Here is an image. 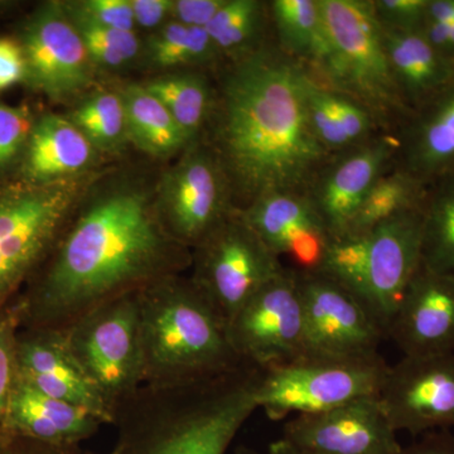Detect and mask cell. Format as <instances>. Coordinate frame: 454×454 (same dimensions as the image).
<instances>
[{"label":"cell","instance_id":"cell-1","mask_svg":"<svg viewBox=\"0 0 454 454\" xmlns=\"http://www.w3.org/2000/svg\"><path fill=\"white\" fill-rule=\"evenodd\" d=\"M83 197L17 297L20 328L62 331L95 307L192 264V250L160 219L155 184L119 176Z\"/></svg>","mask_w":454,"mask_h":454},{"label":"cell","instance_id":"cell-2","mask_svg":"<svg viewBox=\"0 0 454 454\" xmlns=\"http://www.w3.org/2000/svg\"><path fill=\"white\" fill-rule=\"evenodd\" d=\"M307 74L276 41L214 74L201 138L219 158L239 210L268 193H306L330 160L310 125Z\"/></svg>","mask_w":454,"mask_h":454},{"label":"cell","instance_id":"cell-3","mask_svg":"<svg viewBox=\"0 0 454 454\" xmlns=\"http://www.w3.org/2000/svg\"><path fill=\"white\" fill-rule=\"evenodd\" d=\"M262 370L243 364L186 385H143L115 411L107 454H227L258 411Z\"/></svg>","mask_w":454,"mask_h":454},{"label":"cell","instance_id":"cell-4","mask_svg":"<svg viewBox=\"0 0 454 454\" xmlns=\"http://www.w3.org/2000/svg\"><path fill=\"white\" fill-rule=\"evenodd\" d=\"M145 385H186L243 365L227 325L191 278L170 276L138 292Z\"/></svg>","mask_w":454,"mask_h":454},{"label":"cell","instance_id":"cell-5","mask_svg":"<svg viewBox=\"0 0 454 454\" xmlns=\"http://www.w3.org/2000/svg\"><path fill=\"white\" fill-rule=\"evenodd\" d=\"M319 5L327 31L328 56L321 73L313 74L365 106L379 129L394 136L411 110L391 74L372 0H319Z\"/></svg>","mask_w":454,"mask_h":454},{"label":"cell","instance_id":"cell-6","mask_svg":"<svg viewBox=\"0 0 454 454\" xmlns=\"http://www.w3.org/2000/svg\"><path fill=\"white\" fill-rule=\"evenodd\" d=\"M85 186L82 177L0 195V309L17 300L47 258Z\"/></svg>","mask_w":454,"mask_h":454},{"label":"cell","instance_id":"cell-7","mask_svg":"<svg viewBox=\"0 0 454 454\" xmlns=\"http://www.w3.org/2000/svg\"><path fill=\"white\" fill-rule=\"evenodd\" d=\"M113 417L145 385L138 292L106 301L59 331Z\"/></svg>","mask_w":454,"mask_h":454},{"label":"cell","instance_id":"cell-8","mask_svg":"<svg viewBox=\"0 0 454 454\" xmlns=\"http://www.w3.org/2000/svg\"><path fill=\"white\" fill-rule=\"evenodd\" d=\"M387 365L381 355L331 357L304 355L262 370L256 402L269 419L319 413L367 396H378Z\"/></svg>","mask_w":454,"mask_h":454},{"label":"cell","instance_id":"cell-9","mask_svg":"<svg viewBox=\"0 0 454 454\" xmlns=\"http://www.w3.org/2000/svg\"><path fill=\"white\" fill-rule=\"evenodd\" d=\"M191 280L227 322L286 268L236 208L192 249Z\"/></svg>","mask_w":454,"mask_h":454},{"label":"cell","instance_id":"cell-10","mask_svg":"<svg viewBox=\"0 0 454 454\" xmlns=\"http://www.w3.org/2000/svg\"><path fill=\"white\" fill-rule=\"evenodd\" d=\"M155 192L164 226L191 250L238 208L219 158L202 138L179 154L155 184Z\"/></svg>","mask_w":454,"mask_h":454},{"label":"cell","instance_id":"cell-11","mask_svg":"<svg viewBox=\"0 0 454 454\" xmlns=\"http://www.w3.org/2000/svg\"><path fill=\"white\" fill-rule=\"evenodd\" d=\"M227 334L243 363L260 370L283 365L306 355V327L297 273L284 268L232 318Z\"/></svg>","mask_w":454,"mask_h":454},{"label":"cell","instance_id":"cell-12","mask_svg":"<svg viewBox=\"0 0 454 454\" xmlns=\"http://www.w3.org/2000/svg\"><path fill=\"white\" fill-rule=\"evenodd\" d=\"M297 273L306 327V355L370 357L387 339L372 310L321 273Z\"/></svg>","mask_w":454,"mask_h":454},{"label":"cell","instance_id":"cell-13","mask_svg":"<svg viewBox=\"0 0 454 454\" xmlns=\"http://www.w3.org/2000/svg\"><path fill=\"white\" fill-rule=\"evenodd\" d=\"M379 400L396 433L454 427V354L404 356L387 367Z\"/></svg>","mask_w":454,"mask_h":454},{"label":"cell","instance_id":"cell-14","mask_svg":"<svg viewBox=\"0 0 454 454\" xmlns=\"http://www.w3.org/2000/svg\"><path fill=\"white\" fill-rule=\"evenodd\" d=\"M27 80L53 101L82 95L94 80L95 65L64 3L38 9L23 31Z\"/></svg>","mask_w":454,"mask_h":454},{"label":"cell","instance_id":"cell-15","mask_svg":"<svg viewBox=\"0 0 454 454\" xmlns=\"http://www.w3.org/2000/svg\"><path fill=\"white\" fill-rule=\"evenodd\" d=\"M282 438L309 454H399L403 448L379 396L295 415Z\"/></svg>","mask_w":454,"mask_h":454},{"label":"cell","instance_id":"cell-16","mask_svg":"<svg viewBox=\"0 0 454 454\" xmlns=\"http://www.w3.org/2000/svg\"><path fill=\"white\" fill-rule=\"evenodd\" d=\"M394 136L379 133L363 145L331 155L306 195L331 239L348 231L358 207L378 178L394 164Z\"/></svg>","mask_w":454,"mask_h":454},{"label":"cell","instance_id":"cell-17","mask_svg":"<svg viewBox=\"0 0 454 454\" xmlns=\"http://www.w3.org/2000/svg\"><path fill=\"white\" fill-rule=\"evenodd\" d=\"M367 235L365 301L387 336L391 318L422 264V208L397 215Z\"/></svg>","mask_w":454,"mask_h":454},{"label":"cell","instance_id":"cell-18","mask_svg":"<svg viewBox=\"0 0 454 454\" xmlns=\"http://www.w3.org/2000/svg\"><path fill=\"white\" fill-rule=\"evenodd\" d=\"M240 212L271 252L292 260L294 270L321 268L331 236L306 193H268Z\"/></svg>","mask_w":454,"mask_h":454},{"label":"cell","instance_id":"cell-19","mask_svg":"<svg viewBox=\"0 0 454 454\" xmlns=\"http://www.w3.org/2000/svg\"><path fill=\"white\" fill-rule=\"evenodd\" d=\"M404 356L454 354V278L420 264L387 327Z\"/></svg>","mask_w":454,"mask_h":454},{"label":"cell","instance_id":"cell-20","mask_svg":"<svg viewBox=\"0 0 454 454\" xmlns=\"http://www.w3.org/2000/svg\"><path fill=\"white\" fill-rule=\"evenodd\" d=\"M16 379L46 395L85 409L104 426H113L112 411L74 363L59 331L20 328Z\"/></svg>","mask_w":454,"mask_h":454},{"label":"cell","instance_id":"cell-21","mask_svg":"<svg viewBox=\"0 0 454 454\" xmlns=\"http://www.w3.org/2000/svg\"><path fill=\"white\" fill-rule=\"evenodd\" d=\"M394 167L430 184L454 173V82L417 107L394 133Z\"/></svg>","mask_w":454,"mask_h":454},{"label":"cell","instance_id":"cell-22","mask_svg":"<svg viewBox=\"0 0 454 454\" xmlns=\"http://www.w3.org/2000/svg\"><path fill=\"white\" fill-rule=\"evenodd\" d=\"M104 423L85 409L14 382L4 432L55 446H82Z\"/></svg>","mask_w":454,"mask_h":454},{"label":"cell","instance_id":"cell-23","mask_svg":"<svg viewBox=\"0 0 454 454\" xmlns=\"http://www.w3.org/2000/svg\"><path fill=\"white\" fill-rule=\"evenodd\" d=\"M23 160L28 184H50L82 178L98 152L67 116L47 114L33 124Z\"/></svg>","mask_w":454,"mask_h":454},{"label":"cell","instance_id":"cell-24","mask_svg":"<svg viewBox=\"0 0 454 454\" xmlns=\"http://www.w3.org/2000/svg\"><path fill=\"white\" fill-rule=\"evenodd\" d=\"M381 28L391 74L411 113L454 82V65L420 31Z\"/></svg>","mask_w":454,"mask_h":454},{"label":"cell","instance_id":"cell-25","mask_svg":"<svg viewBox=\"0 0 454 454\" xmlns=\"http://www.w3.org/2000/svg\"><path fill=\"white\" fill-rule=\"evenodd\" d=\"M274 41L284 55L321 73L328 56V37L319 0H271Z\"/></svg>","mask_w":454,"mask_h":454},{"label":"cell","instance_id":"cell-26","mask_svg":"<svg viewBox=\"0 0 454 454\" xmlns=\"http://www.w3.org/2000/svg\"><path fill=\"white\" fill-rule=\"evenodd\" d=\"M119 92L128 138L143 153L164 160L181 154L191 145L167 107L143 83H130Z\"/></svg>","mask_w":454,"mask_h":454},{"label":"cell","instance_id":"cell-27","mask_svg":"<svg viewBox=\"0 0 454 454\" xmlns=\"http://www.w3.org/2000/svg\"><path fill=\"white\" fill-rule=\"evenodd\" d=\"M146 65L163 74L201 70L215 74L223 59L205 28L169 20L143 43Z\"/></svg>","mask_w":454,"mask_h":454},{"label":"cell","instance_id":"cell-28","mask_svg":"<svg viewBox=\"0 0 454 454\" xmlns=\"http://www.w3.org/2000/svg\"><path fill=\"white\" fill-rule=\"evenodd\" d=\"M208 71L160 74L143 83L173 116L190 142L201 138L215 104V82Z\"/></svg>","mask_w":454,"mask_h":454},{"label":"cell","instance_id":"cell-29","mask_svg":"<svg viewBox=\"0 0 454 454\" xmlns=\"http://www.w3.org/2000/svg\"><path fill=\"white\" fill-rule=\"evenodd\" d=\"M205 29L225 62L274 41L270 7L264 0H226Z\"/></svg>","mask_w":454,"mask_h":454},{"label":"cell","instance_id":"cell-30","mask_svg":"<svg viewBox=\"0 0 454 454\" xmlns=\"http://www.w3.org/2000/svg\"><path fill=\"white\" fill-rule=\"evenodd\" d=\"M428 184L391 167L370 188L348 231L342 236L370 234L376 226L404 212L420 210Z\"/></svg>","mask_w":454,"mask_h":454},{"label":"cell","instance_id":"cell-31","mask_svg":"<svg viewBox=\"0 0 454 454\" xmlns=\"http://www.w3.org/2000/svg\"><path fill=\"white\" fill-rule=\"evenodd\" d=\"M422 264L454 278V173L428 184L422 206Z\"/></svg>","mask_w":454,"mask_h":454},{"label":"cell","instance_id":"cell-32","mask_svg":"<svg viewBox=\"0 0 454 454\" xmlns=\"http://www.w3.org/2000/svg\"><path fill=\"white\" fill-rule=\"evenodd\" d=\"M100 153H121L129 143L121 92L98 90L82 98L67 116Z\"/></svg>","mask_w":454,"mask_h":454},{"label":"cell","instance_id":"cell-33","mask_svg":"<svg viewBox=\"0 0 454 454\" xmlns=\"http://www.w3.org/2000/svg\"><path fill=\"white\" fill-rule=\"evenodd\" d=\"M95 67L119 70L142 56L143 43L137 32L118 31L98 26L64 3Z\"/></svg>","mask_w":454,"mask_h":454},{"label":"cell","instance_id":"cell-34","mask_svg":"<svg viewBox=\"0 0 454 454\" xmlns=\"http://www.w3.org/2000/svg\"><path fill=\"white\" fill-rule=\"evenodd\" d=\"M367 264L369 235L340 236L331 239L324 262L317 273L330 278L366 304Z\"/></svg>","mask_w":454,"mask_h":454},{"label":"cell","instance_id":"cell-35","mask_svg":"<svg viewBox=\"0 0 454 454\" xmlns=\"http://www.w3.org/2000/svg\"><path fill=\"white\" fill-rule=\"evenodd\" d=\"M307 103L310 125L325 151L333 155L351 148L337 118L333 90L319 82L309 70L307 74Z\"/></svg>","mask_w":454,"mask_h":454},{"label":"cell","instance_id":"cell-36","mask_svg":"<svg viewBox=\"0 0 454 454\" xmlns=\"http://www.w3.org/2000/svg\"><path fill=\"white\" fill-rule=\"evenodd\" d=\"M20 312L14 300L0 309V435L4 432L9 402L16 382V342Z\"/></svg>","mask_w":454,"mask_h":454},{"label":"cell","instance_id":"cell-37","mask_svg":"<svg viewBox=\"0 0 454 454\" xmlns=\"http://www.w3.org/2000/svg\"><path fill=\"white\" fill-rule=\"evenodd\" d=\"M35 121L28 107L0 103V169L25 152Z\"/></svg>","mask_w":454,"mask_h":454},{"label":"cell","instance_id":"cell-38","mask_svg":"<svg viewBox=\"0 0 454 454\" xmlns=\"http://www.w3.org/2000/svg\"><path fill=\"white\" fill-rule=\"evenodd\" d=\"M373 13L384 28L419 31L429 0H372Z\"/></svg>","mask_w":454,"mask_h":454},{"label":"cell","instance_id":"cell-39","mask_svg":"<svg viewBox=\"0 0 454 454\" xmlns=\"http://www.w3.org/2000/svg\"><path fill=\"white\" fill-rule=\"evenodd\" d=\"M82 16L91 22L118 31L136 32L130 0H82L68 3Z\"/></svg>","mask_w":454,"mask_h":454},{"label":"cell","instance_id":"cell-40","mask_svg":"<svg viewBox=\"0 0 454 454\" xmlns=\"http://www.w3.org/2000/svg\"><path fill=\"white\" fill-rule=\"evenodd\" d=\"M226 0H173L170 20L195 28H206Z\"/></svg>","mask_w":454,"mask_h":454},{"label":"cell","instance_id":"cell-41","mask_svg":"<svg viewBox=\"0 0 454 454\" xmlns=\"http://www.w3.org/2000/svg\"><path fill=\"white\" fill-rule=\"evenodd\" d=\"M27 64L20 42L0 38V91L26 82Z\"/></svg>","mask_w":454,"mask_h":454},{"label":"cell","instance_id":"cell-42","mask_svg":"<svg viewBox=\"0 0 454 454\" xmlns=\"http://www.w3.org/2000/svg\"><path fill=\"white\" fill-rule=\"evenodd\" d=\"M0 454H94L82 446H55L3 432Z\"/></svg>","mask_w":454,"mask_h":454},{"label":"cell","instance_id":"cell-43","mask_svg":"<svg viewBox=\"0 0 454 454\" xmlns=\"http://www.w3.org/2000/svg\"><path fill=\"white\" fill-rule=\"evenodd\" d=\"M136 26L157 31L170 20L173 0H130Z\"/></svg>","mask_w":454,"mask_h":454},{"label":"cell","instance_id":"cell-44","mask_svg":"<svg viewBox=\"0 0 454 454\" xmlns=\"http://www.w3.org/2000/svg\"><path fill=\"white\" fill-rule=\"evenodd\" d=\"M399 454H454V435L448 430L428 433L403 447Z\"/></svg>","mask_w":454,"mask_h":454},{"label":"cell","instance_id":"cell-45","mask_svg":"<svg viewBox=\"0 0 454 454\" xmlns=\"http://www.w3.org/2000/svg\"><path fill=\"white\" fill-rule=\"evenodd\" d=\"M427 18L443 25L454 22V0H429Z\"/></svg>","mask_w":454,"mask_h":454},{"label":"cell","instance_id":"cell-46","mask_svg":"<svg viewBox=\"0 0 454 454\" xmlns=\"http://www.w3.org/2000/svg\"><path fill=\"white\" fill-rule=\"evenodd\" d=\"M268 454H309L303 450H298L297 447L292 446L288 442L284 441L283 438L277 439L271 442L268 447Z\"/></svg>","mask_w":454,"mask_h":454},{"label":"cell","instance_id":"cell-47","mask_svg":"<svg viewBox=\"0 0 454 454\" xmlns=\"http://www.w3.org/2000/svg\"><path fill=\"white\" fill-rule=\"evenodd\" d=\"M234 454H260L258 450L249 446H239L235 448Z\"/></svg>","mask_w":454,"mask_h":454}]
</instances>
